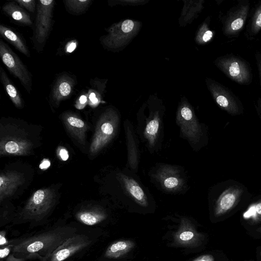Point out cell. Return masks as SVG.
<instances>
[{"label": "cell", "mask_w": 261, "mask_h": 261, "mask_svg": "<svg viewBox=\"0 0 261 261\" xmlns=\"http://www.w3.org/2000/svg\"><path fill=\"white\" fill-rule=\"evenodd\" d=\"M121 180L126 192L139 205L146 206L148 205L147 196L138 182L133 178L121 174Z\"/></svg>", "instance_id": "18"}, {"label": "cell", "mask_w": 261, "mask_h": 261, "mask_svg": "<svg viewBox=\"0 0 261 261\" xmlns=\"http://www.w3.org/2000/svg\"><path fill=\"white\" fill-rule=\"evenodd\" d=\"M184 2L181 16L179 19L180 25L190 23L198 16V13H200L204 8L203 1H186Z\"/></svg>", "instance_id": "21"}, {"label": "cell", "mask_w": 261, "mask_h": 261, "mask_svg": "<svg viewBox=\"0 0 261 261\" xmlns=\"http://www.w3.org/2000/svg\"><path fill=\"white\" fill-rule=\"evenodd\" d=\"M7 243V241L5 238V233L1 232L0 235V245L2 246L3 245H5Z\"/></svg>", "instance_id": "41"}, {"label": "cell", "mask_w": 261, "mask_h": 261, "mask_svg": "<svg viewBox=\"0 0 261 261\" xmlns=\"http://www.w3.org/2000/svg\"><path fill=\"white\" fill-rule=\"evenodd\" d=\"M243 193L239 187H230L224 191L217 199L215 206V214L219 216L231 210L239 202Z\"/></svg>", "instance_id": "15"}, {"label": "cell", "mask_w": 261, "mask_h": 261, "mask_svg": "<svg viewBox=\"0 0 261 261\" xmlns=\"http://www.w3.org/2000/svg\"><path fill=\"white\" fill-rule=\"evenodd\" d=\"M55 193L50 188L36 191L22 209L20 216L23 220H39L44 218L53 207Z\"/></svg>", "instance_id": "5"}, {"label": "cell", "mask_w": 261, "mask_h": 261, "mask_svg": "<svg viewBox=\"0 0 261 261\" xmlns=\"http://www.w3.org/2000/svg\"><path fill=\"white\" fill-rule=\"evenodd\" d=\"M50 165L49 160L48 159H44L42 161V162L39 165V168L42 170H45L47 169Z\"/></svg>", "instance_id": "40"}, {"label": "cell", "mask_w": 261, "mask_h": 261, "mask_svg": "<svg viewBox=\"0 0 261 261\" xmlns=\"http://www.w3.org/2000/svg\"><path fill=\"white\" fill-rule=\"evenodd\" d=\"M161 118L159 112L155 111L150 115L144 132V136L150 146L155 145L159 133Z\"/></svg>", "instance_id": "23"}, {"label": "cell", "mask_w": 261, "mask_h": 261, "mask_svg": "<svg viewBox=\"0 0 261 261\" xmlns=\"http://www.w3.org/2000/svg\"><path fill=\"white\" fill-rule=\"evenodd\" d=\"M261 31V2L254 8L252 15L247 27L246 34L249 38H253Z\"/></svg>", "instance_id": "28"}, {"label": "cell", "mask_w": 261, "mask_h": 261, "mask_svg": "<svg viewBox=\"0 0 261 261\" xmlns=\"http://www.w3.org/2000/svg\"><path fill=\"white\" fill-rule=\"evenodd\" d=\"M119 121V115L112 108L107 109L101 115L90 147L91 154L97 153L112 140L117 133Z\"/></svg>", "instance_id": "3"}, {"label": "cell", "mask_w": 261, "mask_h": 261, "mask_svg": "<svg viewBox=\"0 0 261 261\" xmlns=\"http://www.w3.org/2000/svg\"><path fill=\"white\" fill-rule=\"evenodd\" d=\"M0 57L10 73L18 79L22 85L30 93L32 76L19 57L2 39L0 40Z\"/></svg>", "instance_id": "9"}, {"label": "cell", "mask_w": 261, "mask_h": 261, "mask_svg": "<svg viewBox=\"0 0 261 261\" xmlns=\"http://www.w3.org/2000/svg\"><path fill=\"white\" fill-rule=\"evenodd\" d=\"M23 177L17 172L2 173L0 176V201L12 195L22 184Z\"/></svg>", "instance_id": "17"}, {"label": "cell", "mask_w": 261, "mask_h": 261, "mask_svg": "<svg viewBox=\"0 0 261 261\" xmlns=\"http://www.w3.org/2000/svg\"><path fill=\"white\" fill-rule=\"evenodd\" d=\"M76 229L60 227L20 241L13 246L12 252L20 258H47L68 239L76 234Z\"/></svg>", "instance_id": "1"}, {"label": "cell", "mask_w": 261, "mask_h": 261, "mask_svg": "<svg viewBox=\"0 0 261 261\" xmlns=\"http://www.w3.org/2000/svg\"><path fill=\"white\" fill-rule=\"evenodd\" d=\"M0 34L7 41L11 43L19 51L28 57L30 56V51L23 39L17 33L4 25H0Z\"/></svg>", "instance_id": "22"}, {"label": "cell", "mask_w": 261, "mask_h": 261, "mask_svg": "<svg viewBox=\"0 0 261 261\" xmlns=\"http://www.w3.org/2000/svg\"><path fill=\"white\" fill-rule=\"evenodd\" d=\"M193 261H214V259L212 255L205 254L196 258Z\"/></svg>", "instance_id": "37"}, {"label": "cell", "mask_w": 261, "mask_h": 261, "mask_svg": "<svg viewBox=\"0 0 261 261\" xmlns=\"http://www.w3.org/2000/svg\"><path fill=\"white\" fill-rule=\"evenodd\" d=\"M77 218L85 224L93 225L105 220L106 215L103 212L97 210L85 211L79 213Z\"/></svg>", "instance_id": "29"}, {"label": "cell", "mask_w": 261, "mask_h": 261, "mask_svg": "<svg viewBox=\"0 0 261 261\" xmlns=\"http://www.w3.org/2000/svg\"><path fill=\"white\" fill-rule=\"evenodd\" d=\"M2 9L7 15L19 23L25 25L32 24L30 15L15 1L6 3Z\"/></svg>", "instance_id": "19"}, {"label": "cell", "mask_w": 261, "mask_h": 261, "mask_svg": "<svg viewBox=\"0 0 261 261\" xmlns=\"http://www.w3.org/2000/svg\"><path fill=\"white\" fill-rule=\"evenodd\" d=\"M250 4L248 0H241L231 7L222 18V32L228 38L237 37L244 28Z\"/></svg>", "instance_id": "6"}, {"label": "cell", "mask_w": 261, "mask_h": 261, "mask_svg": "<svg viewBox=\"0 0 261 261\" xmlns=\"http://www.w3.org/2000/svg\"><path fill=\"white\" fill-rule=\"evenodd\" d=\"M142 3L144 4L145 2L144 1H109V3L110 5H115L116 4H121V5H124V4H139L140 5L141 3Z\"/></svg>", "instance_id": "34"}, {"label": "cell", "mask_w": 261, "mask_h": 261, "mask_svg": "<svg viewBox=\"0 0 261 261\" xmlns=\"http://www.w3.org/2000/svg\"><path fill=\"white\" fill-rule=\"evenodd\" d=\"M65 9L70 14L81 15L86 12L91 5V0H65L63 1Z\"/></svg>", "instance_id": "30"}, {"label": "cell", "mask_w": 261, "mask_h": 261, "mask_svg": "<svg viewBox=\"0 0 261 261\" xmlns=\"http://www.w3.org/2000/svg\"><path fill=\"white\" fill-rule=\"evenodd\" d=\"M7 261H23V259L15 257L14 254H11L8 257Z\"/></svg>", "instance_id": "42"}, {"label": "cell", "mask_w": 261, "mask_h": 261, "mask_svg": "<svg viewBox=\"0 0 261 261\" xmlns=\"http://www.w3.org/2000/svg\"><path fill=\"white\" fill-rule=\"evenodd\" d=\"M198 233L187 220H182L181 226L175 235V241L181 245H191L198 240Z\"/></svg>", "instance_id": "24"}, {"label": "cell", "mask_w": 261, "mask_h": 261, "mask_svg": "<svg viewBox=\"0 0 261 261\" xmlns=\"http://www.w3.org/2000/svg\"><path fill=\"white\" fill-rule=\"evenodd\" d=\"M90 238L83 234H75L57 248L47 258L48 261H63L90 244Z\"/></svg>", "instance_id": "11"}, {"label": "cell", "mask_w": 261, "mask_h": 261, "mask_svg": "<svg viewBox=\"0 0 261 261\" xmlns=\"http://www.w3.org/2000/svg\"><path fill=\"white\" fill-rule=\"evenodd\" d=\"M155 177L164 189L169 191L181 189L184 184L179 170L169 165L161 167L156 171Z\"/></svg>", "instance_id": "13"}, {"label": "cell", "mask_w": 261, "mask_h": 261, "mask_svg": "<svg viewBox=\"0 0 261 261\" xmlns=\"http://www.w3.org/2000/svg\"><path fill=\"white\" fill-rule=\"evenodd\" d=\"M210 22V18L208 17L199 27L195 37L197 43L204 45L213 39L214 32L209 28Z\"/></svg>", "instance_id": "31"}, {"label": "cell", "mask_w": 261, "mask_h": 261, "mask_svg": "<svg viewBox=\"0 0 261 261\" xmlns=\"http://www.w3.org/2000/svg\"><path fill=\"white\" fill-rule=\"evenodd\" d=\"M134 243L129 240L118 241L112 244L107 249L105 256L111 258L120 257L128 252L134 247Z\"/></svg>", "instance_id": "27"}, {"label": "cell", "mask_w": 261, "mask_h": 261, "mask_svg": "<svg viewBox=\"0 0 261 261\" xmlns=\"http://www.w3.org/2000/svg\"><path fill=\"white\" fill-rule=\"evenodd\" d=\"M10 248L9 247H5L0 250V257L3 258L7 257L9 254Z\"/></svg>", "instance_id": "39"}, {"label": "cell", "mask_w": 261, "mask_h": 261, "mask_svg": "<svg viewBox=\"0 0 261 261\" xmlns=\"http://www.w3.org/2000/svg\"><path fill=\"white\" fill-rule=\"evenodd\" d=\"M142 24L137 20L125 19L115 23L100 39L102 45L110 50H118L126 46L138 34Z\"/></svg>", "instance_id": "2"}, {"label": "cell", "mask_w": 261, "mask_h": 261, "mask_svg": "<svg viewBox=\"0 0 261 261\" xmlns=\"http://www.w3.org/2000/svg\"><path fill=\"white\" fill-rule=\"evenodd\" d=\"M62 119L70 135L80 143L85 145L86 133L88 125L77 114L66 112L62 114Z\"/></svg>", "instance_id": "14"}, {"label": "cell", "mask_w": 261, "mask_h": 261, "mask_svg": "<svg viewBox=\"0 0 261 261\" xmlns=\"http://www.w3.org/2000/svg\"><path fill=\"white\" fill-rule=\"evenodd\" d=\"M76 81L72 75L63 73L56 79L50 93V100L58 107L61 102L68 98L73 92Z\"/></svg>", "instance_id": "12"}, {"label": "cell", "mask_w": 261, "mask_h": 261, "mask_svg": "<svg viewBox=\"0 0 261 261\" xmlns=\"http://www.w3.org/2000/svg\"><path fill=\"white\" fill-rule=\"evenodd\" d=\"M257 230V231L261 233V227H259Z\"/></svg>", "instance_id": "43"}, {"label": "cell", "mask_w": 261, "mask_h": 261, "mask_svg": "<svg viewBox=\"0 0 261 261\" xmlns=\"http://www.w3.org/2000/svg\"><path fill=\"white\" fill-rule=\"evenodd\" d=\"M58 153L60 159L63 161H67L69 158L68 151L64 147H60L59 149Z\"/></svg>", "instance_id": "36"}, {"label": "cell", "mask_w": 261, "mask_h": 261, "mask_svg": "<svg viewBox=\"0 0 261 261\" xmlns=\"http://www.w3.org/2000/svg\"><path fill=\"white\" fill-rule=\"evenodd\" d=\"M20 6L27 9L29 12L34 13L35 10L36 2L35 0H17L14 1Z\"/></svg>", "instance_id": "32"}, {"label": "cell", "mask_w": 261, "mask_h": 261, "mask_svg": "<svg viewBox=\"0 0 261 261\" xmlns=\"http://www.w3.org/2000/svg\"><path fill=\"white\" fill-rule=\"evenodd\" d=\"M214 64L227 77L240 85H248L252 82L250 66L240 57L227 54L217 58Z\"/></svg>", "instance_id": "4"}, {"label": "cell", "mask_w": 261, "mask_h": 261, "mask_svg": "<svg viewBox=\"0 0 261 261\" xmlns=\"http://www.w3.org/2000/svg\"><path fill=\"white\" fill-rule=\"evenodd\" d=\"M255 59H256V65L258 69L259 76V80H260V86H261V53L257 52L255 54ZM259 106L261 110V98L259 101Z\"/></svg>", "instance_id": "35"}, {"label": "cell", "mask_w": 261, "mask_h": 261, "mask_svg": "<svg viewBox=\"0 0 261 261\" xmlns=\"http://www.w3.org/2000/svg\"><path fill=\"white\" fill-rule=\"evenodd\" d=\"M55 3L54 0L37 1L34 38L40 48L44 46L51 29Z\"/></svg>", "instance_id": "7"}, {"label": "cell", "mask_w": 261, "mask_h": 261, "mask_svg": "<svg viewBox=\"0 0 261 261\" xmlns=\"http://www.w3.org/2000/svg\"><path fill=\"white\" fill-rule=\"evenodd\" d=\"M0 79L7 94L15 107L22 108L23 103L21 95L2 67L0 68Z\"/></svg>", "instance_id": "25"}, {"label": "cell", "mask_w": 261, "mask_h": 261, "mask_svg": "<svg viewBox=\"0 0 261 261\" xmlns=\"http://www.w3.org/2000/svg\"><path fill=\"white\" fill-rule=\"evenodd\" d=\"M107 81V80L97 78L91 80V88L87 92L88 104L91 107H96L101 102L106 88Z\"/></svg>", "instance_id": "20"}, {"label": "cell", "mask_w": 261, "mask_h": 261, "mask_svg": "<svg viewBox=\"0 0 261 261\" xmlns=\"http://www.w3.org/2000/svg\"><path fill=\"white\" fill-rule=\"evenodd\" d=\"M126 143L127 147V157L129 165L133 169H136L138 166V151L134 139L133 133L129 125V122L126 121L125 124Z\"/></svg>", "instance_id": "26"}, {"label": "cell", "mask_w": 261, "mask_h": 261, "mask_svg": "<svg viewBox=\"0 0 261 261\" xmlns=\"http://www.w3.org/2000/svg\"><path fill=\"white\" fill-rule=\"evenodd\" d=\"M88 95L87 93L83 94L77 98L75 107L78 109H83L88 103Z\"/></svg>", "instance_id": "33"}, {"label": "cell", "mask_w": 261, "mask_h": 261, "mask_svg": "<svg viewBox=\"0 0 261 261\" xmlns=\"http://www.w3.org/2000/svg\"><path fill=\"white\" fill-rule=\"evenodd\" d=\"M176 123L183 135L193 143L199 141L201 129L194 110L185 99H182L177 111Z\"/></svg>", "instance_id": "10"}, {"label": "cell", "mask_w": 261, "mask_h": 261, "mask_svg": "<svg viewBox=\"0 0 261 261\" xmlns=\"http://www.w3.org/2000/svg\"><path fill=\"white\" fill-rule=\"evenodd\" d=\"M250 210L253 211L255 213L261 215V201L253 204Z\"/></svg>", "instance_id": "38"}, {"label": "cell", "mask_w": 261, "mask_h": 261, "mask_svg": "<svg viewBox=\"0 0 261 261\" xmlns=\"http://www.w3.org/2000/svg\"><path fill=\"white\" fill-rule=\"evenodd\" d=\"M205 82L214 101L221 109L232 115L242 113L243 107L241 101L230 90L210 78H206Z\"/></svg>", "instance_id": "8"}, {"label": "cell", "mask_w": 261, "mask_h": 261, "mask_svg": "<svg viewBox=\"0 0 261 261\" xmlns=\"http://www.w3.org/2000/svg\"><path fill=\"white\" fill-rule=\"evenodd\" d=\"M32 144L29 141L17 138H6L1 139V154L26 155L30 152Z\"/></svg>", "instance_id": "16"}]
</instances>
